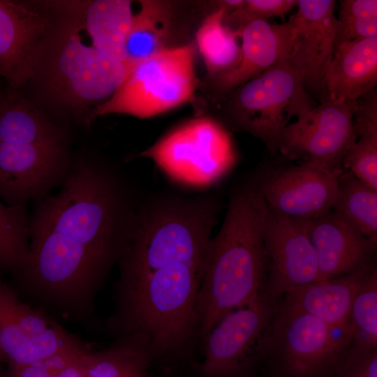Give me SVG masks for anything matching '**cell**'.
<instances>
[{
  "label": "cell",
  "instance_id": "cell-1",
  "mask_svg": "<svg viewBox=\"0 0 377 377\" xmlns=\"http://www.w3.org/2000/svg\"><path fill=\"white\" fill-rule=\"evenodd\" d=\"M61 185L36 200L28 253L11 286L31 305L87 325L137 202L115 170L86 156L72 159Z\"/></svg>",
  "mask_w": 377,
  "mask_h": 377
},
{
  "label": "cell",
  "instance_id": "cell-2",
  "mask_svg": "<svg viewBox=\"0 0 377 377\" xmlns=\"http://www.w3.org/2000/svg\"><path fill=\"white\" fill-rule=\"evenodd\" d=\"M267 212L256 182L242 184L232 194L208 249L197 306L199 341L223 316L266 292Z\"/></svg>",
  "mask_w": 377,
  "mask_h": 377
},
{
  "label": "cell",
  "instance_id": "cell-3",
  "mask_svg": "<svg viewBox=\"0 0 377 377\" xmlns=\"http://www.w3.org/2000/svg\"><path fill=\"white\" fill-rule=\"evenodd\" d=\"M54 22L40 46L29 83L52 110L86 113L85 119L89 109L116 91L127 69L123 62L83 41L80 1H54Z\"/></svg>",
  "mask_w": 377,
  "mask_h": 377
},
{
  "label": "cell",
  "instance_id": "cell-4",
  "mask_svg": "<svg viewBox=\"0 0 377 377\" xmlns=\"http://www.w3.org/2000/svg\"><path fill=\"white\" fill-rule=\"evenodd\" d=\"M221 209L220 200L211 193H156L137 203L117 263L119 274L206 262Z\"/></svg>",
  "mask_w": 377,
  "mask_h": 377
},
{
  "label": "cell",
  "instance_id": "cell-5",
  "mask_svg": "<svg viewBox=\"0 0 377 377\" xmlns=\"http://www.w3.org/2000/svg\"><path fill=\"white\" fill-rule=\"evenodd\" d=\"M194 57L189 44L168 47L138 63L116 91L89 112L85 124L112 114L148 118L188 101L196 85Z\"/></svg>",
  "mask_w": 377,
  "mask_h": 377
},
{
  "label": "cell",
  "instance_id": "cell-6",
  "mask_svg": "<svg viewBox=\"0 0 377 377\" xmlns=\"http://www.w3.org/2000/svg\"><path fill=\"white\" fill-rule=\"evenodd\" d=\"M230 91L227 112L232 124L259 138L272 154L279 151L281 133L290 119L315 107L302 74L288 59Z\"/></svg>",
  "mask_w": 377,
  "mask_h": 377
},
{
  "label": "cell",
  "instance_id": "cell-7",
  "mask_svg": "<svg viewBox=\"0 0 377 377\" xmlns=\"http://www.w3.org/2000/svg\"><path fill=\"white\" fill-rule=\"evenodd\" d=\"M355 350L350 329L330 327L277 300L265 359L284 377H339Z\"/></svg>",
  "mask_w": 377,
  "mask_h": 377
},
{
  "label": "cell",
  "instance_id": "cell-8",
  "mask_svg": "<svg viewBox=\"0 0 377 377\" xmlns=\"http://www.w3.org/2000/svg\"><path fill=\"white\" fill-rule=\"evenodd\" d=\"M277 300L266 292L223 316L199 343V377H249L265 359Z\"/></svg>",
  "mask_w": 377,
  "mask_h": 377
},
{
  "label": "cell",
  "instance_id": "cell-9",
  "mask_svg": "<svg viewBox=\"0 0 377 377\" xmlns=\"http://www.w3.org/2000/svg\"><path fill=\"white\" fill-rule=\"evenodd\" d=\"M89 348L44 310L24 300L0 276V351L11 364Z\"/></svg>",
  "mask_w": 377,
  "mask_h": 377
},
{
  "label": "cell",
  "instance_id": "cell-10",
  "mask_svg": "<svg viewBox=\"0 0 377 377\" xmlns=\"http://www.w3.org/2000/svg\"><path fill=\"white\" fill-rule=\"evenodd\" d=\"M357 106V101L344 100L321 103L283 128L279 151L340 175L343 159L357 140L353 120Z\"/></svg>",
  "mask_w": 377,
  "mask_h": 377
},
{
  "label": "cell",
  "instance_id": "cell-11",
  "mask_svg": "<svg viewBox=\"0 0 377 377\" xmlns=\"http://www.w3.org/2000/svg\"><path fill=\"white\" fill-rule=\"evenodd\" d=\"M140 156L194 184L210 183L232 158L229 136L215 119L201 117L178 126Z\"/></svg>",
  "mask_w": 377,
  "mask_h": 377
},
{
  "label": "cell",
  "instance_id": "cell-12",
  "mask_svg": "<svg viewBox=\"0 0 377 377\" xmlns=\"http://www.w3.org/2000/svg\"><path fill=\"white\" fill-rule=\"evenodd\" d=\"M54 13V1L0 0V76L13 89L29 83Z\"/></svg>",
  "mask_w": 377,
  "mask_h": 377
},
{
  "label": "cell",
  "instance_id": "cell-13",
  "mask_svg": "<svg viewBox=\"0 0 377 377\" xmlns=\"http://www.w3.org/2000/svg\"><path fill=\"white\" fill-rule=\"evenodd\" d=\"M71 161L68 145L0 142V197L10 206L45 197L62 184Z\"/></svg>",
  "mask_w": 377,
  "mask_h": 377
},
{
  "label": "cell",
  "instance_id": "cell-14",
  "mask_svg": "<svg viewBox=\"0 0 377 377\" xmlns=\"http://www.w3.org/2000/svg\"><path fill=\"white\" fill-rule=\"evenodd\" d=\"M264 245L267 267L266 293L272 298L278 300L294 288L318 281L308 220L286 216L267 207Z\"/></svg>",
  "mask_w": 377,
  "mask_h": 377
},
{
  "label": "cell",
  "instance_id": "cell-15",
  "mask_svg": "<svg viewBox=\"0 0 377 377\" xmlns=\"http://www.w3.org/2000/svg\"><path fill=\"white\" fill-rule=\"evenodd\" d=\"M297 10L288 20L293 39L288 60L302 74L311 94L327 101L323 79L332 59L337 34L333 0H297Z\"/></svg>",
  "mask_w": 377,
  "mask_h": 377
},
{
  "label": "cell",
  "instance_id": "cell-16",
  "mask_svg": "<svg viewBox=\"0 0 377 377\" xmlns=\"http://www.w3.org/2000/svg\"><path fill=\"white\" fill-rule=\"evenodd\" d=\"M340 175L304 161L274 171L256 183L271 210L292 218L311 220L331 212Z\"/></svg>",
  "mask_w": 377,
  "mask_h": 377
},
{
  "label": "cell",
  "instance_id": "cell-17",
  "mask_svg": "<svg viewBox=\"0 0 377 377\" xmlns=\"http://www.w3.org/2000/svg\"><path fill=\"white\" fill-rule=\"evenodd\" d=\"M308 234L316 257L318 281L351 274L375 265L377 243L331 212L308 220Z\"/></svg>",
  "mask_w": 377,
  "mask_h": 377
},
{
  "label": "cell",
  "instance_id": "cell-18",
  "mask_svg": "<svg viewBox=\"0 0 377 377\" xmlns=\"http://www.w3.org/2000/svg\"><path fill=\"white\" fill-rule=\"evenodd\" d=\"M235 20L239 23L241 55L232 69L217 77L218 87L223 92H229L287 59L293 39L289 21L278 24L249 17Z\"/></svg>",
  "mask_w": 377,
  "mask_h": 377
},
{
  "label": "cell",
  "instance_id": "cell-19",
  "mask_svg": "<svg viewBox=\"0 0 377 377\" xmlns=\"http://www.w3.org/2000/svg\"><path fill=\"white\" fill-rule=\"evenodd\" d=\"M369 269L333 279L311 282L286 292L279 302L335 328L350 329L353 300L372 271Z\"/></svg>",
  "mask_w": 377,
  "mask_h": 377
},
{
  "label": "cell",
  "instance_id": "cell-20",
  "mask_svg": "<svg viewBox=\"0 0 377 377\" xmlns=\"http://www.w3.org/2000/svg\"><path fill=\"white\" fill-rule=\"evenodd\" d=\"M377 83V36L336 45L323 79L326 101H357Z\"/></svg>",
  "mask_w": 377,
  "mask_h": 377
},
{
  "label": "cell",
  "instance_id": "cell-21",
  "mask_svg": "<svg viewBox=\"0 0 377 377\" xmlns=\"http://www.w3.org/2000/svg\"><path fill=\"white\" fill-rule=\"evenodd\" d=\"M0 142L35 145H68L66 131L28 99L11 95L0 99Z\"/></svg>",
  "mask_w": 377,
  "mask_h": 377
},
{
  "label": "cell",
  "instance_id": "cell-22",
  "mask_svg": "<svg viewBox=\"0 0 377 377\" xmlns=\"http://www.w3.org/2000/svg\"><path fill=\"white\" fill-rule=\"evenodd\" d=\"M83 31L91 45L124 63L125 43L133 13L128 0L80 1Z\"/></svg>",
  "mask_w": 377,
  "mask_h": 377
},
{
  "label": "cell",
  "instance_id": "cell-23",
  "mask_svg": "<svg viewBox=\"0 0 377 377\" xmlns=\"http://www.w3.org/2000/svg\"><path fill=\"white\" fill-rule=\"evenodd\" d=\"M140 9L133 14L125 43L124 64L128 71L142 60L165 49L175 25V11L171 3L140 1Z\"/></svg>",
  "mask_w": 377,
  "mask_h": 377
},
{
  "label": "cell",
  "instance_id": "cell-24",
  "mask_svg": "<svg viewBox=\"0 0 377 377\" xmlns=\"http://www.w3.org/2000/svg\"><path fill=\"white\" fill-rule=\"evenodd\" d=\"M86 377H148L154 362L147 345L133 336L116 337L101 350L84 355Z\"/></svg>",
  "mask_w": 377,
  "mask_h": 377
},
{
  "label": "cell",
  "instance_id": "cell-25",
  "mask_svg": "<svg viewBox=\"0 0 377 377\" xmlns=\"http://www.w3.org/2000/svg\"><path fill=\"white\" fill-rule=\"evenodd\" d=\"M232 12L226 1L207 15L195 34L198 50L204 59L207 71L221 75L232 69L239 62L241 47L237 43L238 30L224 24V19Z\"/></svg>",
  "mask_w": 377,
  "mask_h": 377
},
{
  "label": "cell",
  "instance_id": "cell-26",
  "mask_svg": "<svg viewBox=\"0 0 377 377\" xmlns=\"http://www.w3.org/2000/svg\"><path fill=\"white\" fill-rule=\"evenodd\" d=\"M331 212L339 219L377 243V191L350 172L339 176Z\"/></svg>",
  "mask_w": 377,
  "mask_h": 377
},
{
  "label": "cell",
  "instance_id": "cell-27",
  "mask_svg": "<svg viewBox=\"0 0 377 377\" xmlns=\"http://www.w3.org/2000/svg\"><path fill=\"white\" fill-rule=\"evenodd\" d=\"M26 205L10 206L0 202V276H10L22 266L29 251Z\"/></svg>",
  "mask_w": 377,
  "mask_h": 377
},
{
  "label": "cell",
  "instance_id": "cell-28",
  "mask_svg": "<svg viewBox=\"0 0 377 377\" xmlns=\"http://www.w3.org/2000/svg\"><path fill=\"white\" fill-rule=\"evenodd\" d=\"M349 328L355 349L362 353L376 351L377 271H372L355 296L350 312Z\"/></svg>",
  "mask_w": 377,
  "mask_h": 377
},
{
  "label": "cell",
  "instance_id": "cell-29",
  "mask_svg": "<svg viewBox=\"0 0 377 377\" xmlns=\"http://www.w3.org/2000/svg\"><path fill=\"white\" fill-rule=\"evenodd\" d=\"M376 36V0L340 1L335 46L342 42Z\"/></svg>",
  "mask_w": 377,
  "mask_h": 377
},
{
  "label": "cell",
  "instance_id": "cell-30",
  "mask_svg": "<svg viewBox=\"0 0 377 377\" xmlns=\"http://www.w3.org/2000/svg\"><path fill=\"white\" fill-rule=\"evenodd\" d=\"M88 350L58 354L27 364H10L9 377H86L84 355Z\"/></svg>",
  "mask_w": 377,
  "mask_h": 377
},
{
  "label": "cell",
  "instance_id": "cell-31",
  "mask_svg": "<svg viewBox=\"0 0 377 377\" xmlns=\"http://www.w3.org/2000/svg\"><path fill=\"white\" fill-rule=\"evenodd\" d=\"M356 138L342 164L357 179L377 191V130L359 133Z\"/></svg>",
  "mask_w": 377,
  "mask_h": 377
},
{
  "label": "cell",
  "instance_id": "cell-32",
  "mask_svg": "<svg viewBox=\"0 0 377 377\" xmlns=\"http://www.w3.org/2000/svg\"><path fill=\"white\" fill-rule=\"evenodd\" d=\"M297 3V0H245L230 14L233 20L249 17L267 21L272 17H283Z\"/></svg>",
  "mask_w": 377,
  "mask_h": 377
},
{
  "label": "cell",
  "instance_id": "cell-33",
  "mask_svg": "<svg viewBox=\"0 0 377 377\" xmlns=\"http://www.w3.org/2000/svg\"><path fill=\"white\" fill-rule=\"evenodd\" d=\"M0 362H7L6 357L3 356V355L0 351Z\"/></svg>",
  "mask_w": 377,
  "mask_h": 377
}]
</instances>
